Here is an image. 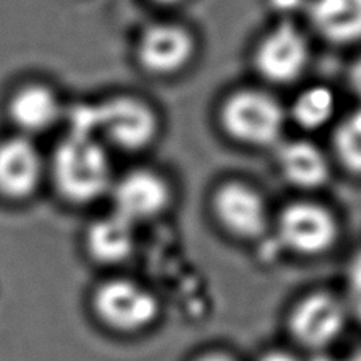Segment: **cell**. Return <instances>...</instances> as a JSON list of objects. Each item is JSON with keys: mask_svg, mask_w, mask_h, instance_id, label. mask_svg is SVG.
Instances as JSON below:
<instances>
[{"mask_svg": "<svg viewBox=\"0 0 361 361\" xmlns=\"http://www.w3.org/2000/svg\"><path fill=\"white\" fill-rule=\"evenodd\" d=\"M48 178L59 197L73 206L109 197L116 179L109 147L95 137L67 133L48 159Z\"/></svg>", "mask_w": 361, "mask_h": 361, "instance_id": "6da1fadb", "label": "cell"}, {"mask_svg": "<svg viewBox=\"0 0 361 361\" xmlns=\"http://www.w3.org/2000/svg\"><path fill=\"white\" fill-rule=\"evenodd\" d=\"M160 119L149 103L132 94H118L95 103V133L108 147L140 152L157 140Z\"/></svg>", "mask_w": 361, "mask_h": 361, "instance_id": "7a4b0ae2", "label": "cell"}, {"mask_svg": "<svg viewBox=\"0 0 361 361\" xmlns=\"http://www.w3.org/2000/svg\"><path fill=\"white\" fill-rule=\"evenodd\" d=\"M286 116L277 100L262 90H238L224 102V130L238 143L268 146L279 140Z\"/></svg>", "mask_w": 361, "mask_h": 361, "instance_id": "3957f363", "label": "cell"}, {"mask_svg": "<svg viewBox=\"0 0 361 361\" xmlns=\"http://www.w3.org/2000/svg\"><path fill=\"white\" fill-rule=\"evenodd\" d=\"M94 311L111 330L137 333L157 319L159 301L138 282L116 277L95 290Z\"/></svg>", "mask_w": 361, "mask_h": 361, "instance_id": "277c9868", "label": "cell"}, {"mask_svg": "<svg viewBox=\"0 0 361 361\" xmlns=\"http://www.w3.org/2000/svg\"><path fill=\"white\" fill-rule=\"evenodd\" d=\"M109 198L114 212L137 225L162 216L170 208L173 190L159 171L140 166L114 179Z\"/></svg>", "mask_w": 361, "mask_h": 361, "instance_id": "5b68a950", "label": "cell"}, {"mask_svg": "<svg viewBox=\"0 0 361 361\" xmlns=\"http://www.w3.org/2000/svg\"><path fill=\"white\" fill-rule=\"evenodd\" d=\"M195 38L184 25L152 23L135 42V59L154 76H173L189 66L195 56Z\"/></svg>", "mask_w": 361, "mask_h": 361, "instance_id": "8992f818", "label": "cell"}, {"mask_svg": "<svg viewBox=\"0 0 361 361\" xmlns=\"http://www.w3.org/2000/svg\"><path fill=\"white\" fill-rule=\"evenodd\" d=\"M48 178V159L32 138L11 135L0 140V198L25 202L40 190Z\"/></svg>", "mask_w": 361, "mask_h": 361, "instance_id": "52a82bcc", "label": "cell"}, {"mask_svg": "<svg viewBox=\"0 0 361 361\" xmlns=\"http://www.w3.org/2000/svg\"><path fill=\"white\" fill-rule=\"evenodd\" d=\"M350 317L345 301L326 292H315L296 302L288 315V330L307 349H324L343 334Z\"/></svg>", "mask_w": 361, "mask_h": 361, "instance_id": "ba28073f", "label": "cell"}, {"mask_svg": "<svg viewBox=\"0 0 361 361\" xmlns=\"http://www.w3.org/2000/svg\"><path fill=\"white\" fill-rule=\"evenodd\" d=\"M281 243L295 254L314 257L325 254L338 240V222L330 211L315 203H293L277 221Z\"/></svg>", "mask_w": 361, "mask_h": 361, "instance_id": "9c48e42d", "label": "cell"}, {"mask_svg": "<svg viewBox=\"0 0 361 361\" xmlns=\"http://www.w3.org/2000/svg\"><path fill=\"white\" fill-rule=\"evenodd\" d=\"M254 61L265 80L277 85L292 82L306 70L307 40L293 24L282 23L260 42Z\"/></svg>", "mask_w": 361, "mask_h": 361, "instance_id": "30bf717a", "label": "cell"}, {"mask_svg": "<svg viewBox=\"0 0 361 361\" xmlns=\"http://www.w3.org/2000/svg\"><path fill=\"white\" fill-rule=\"evenodd\" d=\"M212 211L230 235L255 240L265 233L268 212L265 200L252 187L231 180L222 184L212 198Z\"/></svg>", "mask_w": 361, "mask_h": 361, "instance_id": "8fae6325", "label": "cell"}, {"mask_svg": "<svg viewBox=\"0 0 361 361\" xmlns=\"http://www.w3.org/2000/svg\"><path fill=\"white\" fill-rule=\"evenodd\" d=\"M67 108L54 87L40 81L18 86L6 100V116L19 135L32 137L49 132L62 119Z\"/></svg>", "mask_w": 361, "mask_h": 361, "instance_id": "7c38bea8", "label": "cell"}, {"mask_svg": "<svg viewBox=\"0 0 361 361\" xmlns=\"http://www.w3.org/2000/svg\"><path fill=\"white\" fill-rule=\"evenodd\" d=\"M135 227L137 225L114 211L95 217L85 235L89 255L102 265H119L127 262L137 244Z\"/></svg>", "mask_w": 361, "mask_h": 361, "instance_id": "4fadbf2b", "label": "cell"}, {"mask_svg": "<svg viewBox=\"0 0 361 361\" xmlns=\"http://www.w3.org/2000/svg\"><path fill=\"white\" fill-rule=\"evenodd\" d=\"M307 15L328 42L347 44L361 40V0H309Z\"/></svg>", "mask_w": 361, "mask_h": 361, "instance_id": "5bb4252c", "label": "cell"}, {"mask_svg": "<svg viewBox=\"0 0 361 361\" xmlns=\"http://www.w3.org/2000/svg\"><path fill=\"white\" fill-rule=\"evenodd\" d=\"M277 165L287 179L300 189H319L330 178V165L317 146L309 141H290L277 154Z\"/></svg>", "mask_w": 361, "mask_h": 361, "instance_id": "9a60e30c", "label": "cell"}, {"mask_svg": "<svg viewBox=\"0 0 361 361\" xmlns=\"http://www.w3.org/2000/svg\"><path fill=\"white\" fill-rule=\"evenodd\" d=\"M336 100L331 89L325 86H312L296 97L292 106L293 121L307 130H317L331 121Z\"/></svg>", "mask_w": 361, "mask_h": 361, "instance_id": "2e32d148", "label": "cell"}, {"mask_svg": "<svg viewBox=\"0 0 361 361\" xmlns=\"http://www.w3.org/2000/svg\"><path fill=\"white\" fill-rule=\"evenodd\" d=\"M334 149L347 170L361 175V108L338 128L334 135Z\"/></svg>", "mask_w": 361, "mask_h": 361, "instance_id": "e0dca14e", "label": "cell"}, {"mask_svg": "<svg viewBox=\"0 0 361 361\" xmlns=\"http://www.w3.org/2000/svg\"><path fill=\"white\" fill-rule=\"evenodd\" d=\"M349 314L361 322V250L353 255L347 271V298Z\"/></svg>", "mask_w": 361, "mask_h": 361, "instance_id": "ac0fdd59", "label": "cell"}, {"mask_svg": "<svg viewBox=\"0 0 361 361\" xmlns=\"http://www.w3.org/2000/svg\"><path fill=\"white\" fill-rule=\"evenodd\" d=\"M271 6L276 11L279 13H286V15H292V13L301 10L302 5H307V0H269Z\"/></svg>", "mask_w": 361, "mask_h": 361, "instance_id": "d6986e66", "label": "cell"}, {"mask_svg": "<svg viewBox=\"0 0 361 361\" xmlns=\"http://www.w3.org/2000/svg\"><path fill=\"white\" fill-rule=\"evenodd\" d=\"M259 361H300L293 353L286 350H269L259 358Z\"/></svg>", "mask_w": 361, "mask_h": 361, "instance_id": "ffe728a7", "label": "cell"}, {"mask_svg": "<svg viewBox=\"0 0 361 361\" xmlns=\"http://www.w3.org/2000/svg\"><path fill=\"white\" fill-rule=\"evenodd\" d=\"M350 86L355 90V94L361 99V57L353 63L352 72H350Z\"/></svg>", "mask_w": 361, "mask_h": 361, "instance_id": "44dd1931", "label": "cell"}, {"mask_svg": "<svg viewBox=\"0 0 361 361\" xmlns=\"http://www.w3.org/2000/svg\"><path fill=\"white\" fill-rule=\"evenodd\" d=\"M193 361H235V360L224 352H209L195 358Z\"/></svg>", "mask_w": 361, "mask_h": 361, "instance_id": "7402d4cb", "label": "cell"}, {"mask_svg": "<svg viewBox=\"0 0 361 361\" xmlns=\"http://www.w3.org/2000/svg\"><path fill=\"white\" fill-rule=\"evenodd\" d=\"M151 2L157 4V5H162V6H173V5L180 4L183 0H151Z\"/></svg>", "mask_w": 361, "mask_h": 361, "instance_id": "603a6c76", "label": "cell"}, {"mask_svg": "<svg viewBox=\"0 0 361 361\" xmlns=\"http://www.w3.org/2000/svg\"><path fill=\"white\" fill-rule=\"evenodd\" d=\"M345 361H361V350H357L355 353H352V355Z\"/></svg>", "mask_w": 361, "mask_h": 361, "instance_id": "cb8c5ba5", "label": "cell"}]
</instances>
